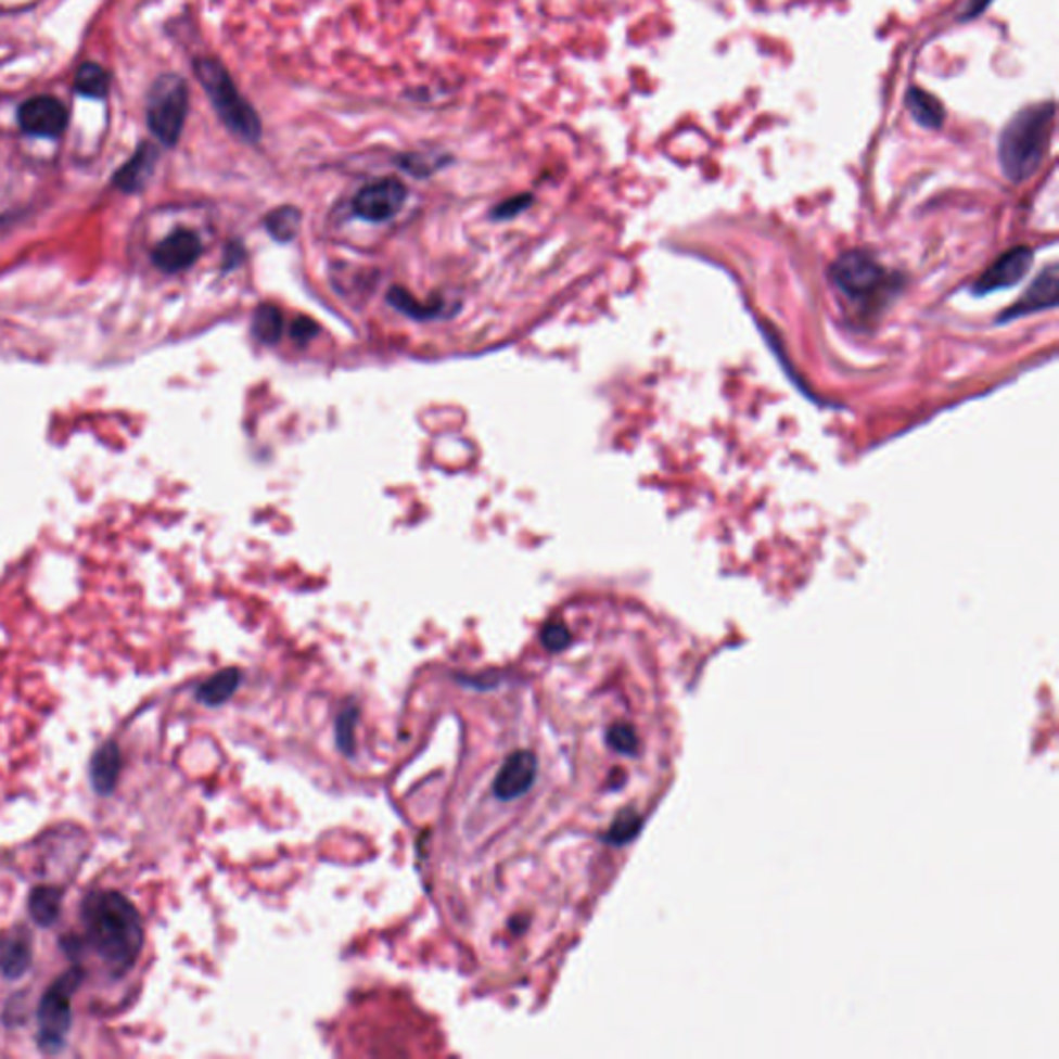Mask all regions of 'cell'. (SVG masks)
<instances>
[{"label": "cell", "instance_id": "cell-12", "mask_svg": "<svg viewBox=\"0 0 1059 1059\" xmlns=\"http://www.w3.org/2000/svg\"><path fill=\"white\" fill-rule=\"evenodd\" d=\"M1056 305H1058V269H1056V265H1051L1045 273L1038 276L1037 280L1033 282V286L1029 288L1026 294L1016 303L1015 309L1008 310L1004 315V319L1029 315L1033 310L1049 309Z\"/></svg>", "mask_w": 1059, "mask_h": 1059}, {"label": "cell", "instance_id": "cell-26", "mask_svg": "<svg viewBox=\"0 0 1059 1059\" xmlns=\"http://www.w3.org/2000/svg\"><path fill=\"white\" fill-rule=\"evenodd\" d=\"M319 331V328L310 321V319H305V317H298L294 328H292V335L298 340V342H305V340H310V335H315Z\"/></svg>", "mask_w": 1059, "mask_h": 1059}, {"label": "cell", "instance_id": "cell-3", "mask_svg": "<svg viewBox=\"0 0 1059 1059\" xmlns=\"http://www.w3.org/2000/svg\"><path fill=\"white\" fill-rule=\"evenodd\" d=\"M195 73L205 93L209 95L214 109L220 114L221 123L248 143L259 141L261 120L253 106L244 100L234 86L228 71L216 59H197Z\"/></svg>", "mask_w": 1059, "mask_h": 1059}, {"label": "cell", "instance_id": "cell-8", "mask_svg": "<svg viewBox=\"0 0 1059 1059\" xmlns=\"http://www.w3.org/2000/svg\"><path fill=\"white\" fill-rule=\"evenodd\" d=\"M203 251L197 232L178 228L152 248V264L164 273H180L195 265Z\"/></svg>", "mask_w": 1059, "mask_h": 1059}, {"label": "cell", "instance_id": "cell-9", "mask_svg": "<svg viewBox=\"0 0 1059 1059\" xmlns=\"http://www.w3.org/2000/svg\"><path fill=\"white\" fill-rule=\"evenodd\" d=\"M17 120L23 131L34 137H59L66 129L68 114L61 100L52 95H36L23 102Z\"/></svg>", "mask_w": 1059, "mask_h": 1059}, {"label": "cell", "instance_id": "cell-25", "mask_svg": "<svg viewBox=\"0 0 1059 1059\" xmlns=\"http://www.w3.org/2000/svg\"><path fill=\"white\" fill-rule=\"evenodd\" d=\"M530 203H532V195H518V197L508 199L503 203H499L493 212V218L497 220H508V218H515L518 214H522L524 209H528Z\"/></svg>", "mask_w": 1059, "mask_h": 1059}, {"label": "cell", "instance_id": "cell-4", "mask_svg": "<svg viewBox=\"0 0 1059 1059\" xmlns=\"http://www.w3.org/2000/svg\"><path fill=\"white\" fill-rule=\"evenodd\" d=\"M81 981H84V971L79 967H73L65 974H61L40 999L36 1041L44 1054H56L65 1047L66 1033L71 1029V1016H73L71 1004Z\"/></svg>", "mask_w": 1059, "mask_h": 1059}, {"label": "cell", "instance_id": "cell-24", "mask_svg": "<svg viewBox=\"0 0 1059 1059\" xmlns=\"http://www.w3.org/2000/svg\"><path fill=\"white\" fill-rule=\"evenodd\" d=\"M543 643L549 648V650H563L565 646H570L572 641V634L567 631L565 625L561 623H549L545 629H543Z\"/></svg>", "mask_w": 1059, "mask_h": 1059}, {"label": "cell", "instance_id": "cell-11", "mask_svg": "<svg viewBox=\"0 0 1059 1059\" xmlns=\"http://www.w3.org/2000/svg\"><path fill=\"white\" fill-rule=\"evenodd\" d=\"M1033 264V251L1026 246H1016L1004 257H999L995 264L981 276V280L974 284V292L979 294H990L995 290L1016 286L1029 271Z\"/></svg>", "mask_w": 1059, "mask_h": 1059}, {"label": "cell", "instance_id": "cell-2", "mask_svg": "<svg viewBox=\"0 0 1059 1059\" xmlns=\"http://www.w3.org/2000/svg\"><path fill=\"white\" fill-rule=\"evenodd\" d=\"M1056 123V104L1038 102L1016 112L999 132L997 160L1004 177L1024 182L1033 177L1047 154Z\"/></svg>", "mask_w": 1059, "mask_h": 1059}, {"label": "cell", "instance_id": "cell-14", "mask_svg": "<svg viewBox=\"0 0 1059 1059\" xmlns=\"http://www.w3.org/2000/svg\"><path fill=\"white\" fill-rule=\"evenodd\" d=\"M118 773H120V753H118V748H116V743H106V745H102L100 751L93 755L91 770H89L91 784H93L95 793L111 794L112 789L116 787Z\"/></svg>", "mask_w": 1059, "mask_h": 1059}, {"label": "cell", "instance_id": "cell-18", "mask_svg": "<svg viewBox=\"0 0 1059 1059\" xmlns=\"http://www.w3.org/2000/svg\"><path fill=\"white\" fill-rule=\"evenodd\" d=\"M239 684H241V673L237 668L220 671L209 681L199 685V702H203L207 706H220L237 691Z\"/></svg>", "mask_w": 1059, "mask_h": 1059}, {"label": "cell", "instance_id": "cell-16", "mask_svg": "<svg viewBox=\"0 0 1059 1059\" xmlns=\"http://www.w3.org/2000/svg\"><path fill=\"white\" fill-rule=\"evenodd\" d=\"M31 967V946L25 935L11 937L0 948V972L7 979H20Z\"/></svg>", "mask_w": 1059, "mask_h": 1059}, {"label": "cell", "instance_id": "cell-7", "mask_svg": "<svg viewBox=\"0 0 1059 1059\" xmlns=\"http://www.w3.org/2000/svg\"><path fill=\"white\" fill-rule=\"evenodd\" d=\"M408 197L406 187L396 178H383L367 184L354 197V214L367 221H387L404 207Z\"/></svg>", "mask_w": 1059, "mask_h": 1059}, {"label": "cell", "instance_id": "cell-19", "mask_svg": "<svg viewBox=\"0 0 1059 1059\" xmlns=\"http://www.w3.org/2000/svg\"><path fill=\"white\" fill-rule=\"evenodd\" d=\"M301 221H303V216L296 207L292 205H282L273 212L267 214L265 218V230L269 232V237L278 243H290L298 230H301Z\"/></svg>", "mask_w": 1059, "mask_h": 1059}, {"label": "cell", "instance_id": "cell-22", "mask_svg": "<svg viewBox=\"0 0 1059 1059\" xmlns=\"http://www.w3.org/2000/svg\"><path fill=\"white\" fill-rule=\"evenodd\" d=\"M387 301H390V303H392L397 310H401V312H406V315H410V317H417V319H422V317H431V315H435V312H437V307L426 309L424 305L417 303V301H414V298H412V296H410L406 290H401V288H392V290H390V294H387Z\"/></svg>", "mask_w": 1059, "mask_h": 1059}, {"label": "cell", "instance_id": "cell-20", "mask_svg": "<svg viewBox=\"0 0 1059 1059\" xmlns=\"http://www.w3.org/2000/svg\"><path fill=\"white\" fill-rule=\"evenodd\" d=\"M284 319L273 305H261L253 315V333L264 344H276L282 337Z\"/></svg>", "mask_w": 1059, "mask_h": 1059}, {"label": "cell", "instance_id": "cell-27", "mask_svg": "<svg viewBox=\"0 0 1059 1059\" xmlns=\"http://www.w3.org/2000/svg\"><path fill=\"white\" fill-rule=\"evenodd\" d=\"M992 2L993 0H969V2H967V9H965V13H962V22L974 20V17H977V15H981V13H983V11H985V9H987Z\"/></svg>", "mask_w": 1059, "mask_h": 1059}, {"label": "cell", "instance_id": "cell-6", "mask_svg": "<svg viewBox=\"0 0 1059 1059\" xmlns=\"http://www.w3.org/2000/svg\"><path fill=\"white\" fill-rule=\"evenodd\" d=\"M832 280L851 298L865 301L880 292V288L885 284V273L871 257L855 251L846 253L832 265Z\"/></svg>", "mask_w": 1059, "mask_h": 1059}, {"label": "cell", "instance_id": "cell-1", "mask_svg": "<svg viewBox=\"0 0 1059 1059\" xmlns=\"http://www.w3.org/2000/svg\"><path fill=\"white\" fill-rule=\"evenodd\" d=\"M84 944L93 949L114 977L129 972L143 946V923L131 905L118 892H91L81 905Z\"/></svg>", "mask_w": 1059, "mask_h": 1059}, {"label": "cell", "instance_id": "cell-15", "mask_svg": "<svg viewBox=\"0 0 1059 1059\" xmlns=\"http://www.w3.org/2000/svg\"><path fill=\"white\" fill-rule=\"evenodd\" d=\"M906 109L910 112L913 120L923 129L935 131L944 125V118H946L944 106L931 93H927L926 89H908L906 91Z\"/></svg>", "mask_w": 1059, "mask_h": 1059}, {"label": "cell", "instance_id": "cell-17", "mask_svg": "<svg viewBox=\"0 0 1059 1059\" xmlns=\"http://www.w3.org/2000/svg\"><path fill=\"white\" fill-rule=\"evenodd\" d=\"M63 892L52 885H40L29 896V913L40 927H50L61 915Z\"/></svg>", "mask_w": 1059, "mask_h": 1059}, {"label": "cell", "instance_id": "cell-10", "mask_svg": "<svg viewBox=\"0 0 1059 1059\" xmlns=\"http://www.w3.org/2000/svg\"><path fill=\"white\" fill-rule=\"evenodd\" d=\"M538 760L528 750L515 751L503 762L501 770L495 776L493 794L501 801H513L530 791L536 780Z\"/></svg>", "mask_w": 1059, "mask_h": 1059}, {"label": "cell", "instance_id": "cell-13", "mask_svg": "<svg viewBox=\"0 0 1059 1059\" xmlns=\"http://www.w3.org/2000/svg\"><path fill=\"white\" fill-rule=\"evenodd\" d=\"M155 160H157V154H155L154 148L141 145L137 150V154L132 155L131 160L118 170V175L114 177V184L127 193L139 191L152 175Z\"/></svg>", "mask_w": 1059, "mask_h": 1059}, {"label": "cell", "instance_id": "cell-5", "mask_svg": "<svg viewBox=\"0 0 1059 1059\" xmlns=\"http://www.w3.org/2000/svg\"><path fill=\"white\" fill-rule=\"evenodd\" d=\"M189 112V88L178 75H162L150 91L148 125L164 145H175Z\"/></svg>", "mask_w": 1059, "mask_h": 1059}, {"label": "cell", "instance_id": "cell-21", "mask_svg": "<svg viewBox=\"0 0 1059 1059\" xmlns=\"http://www.w3.org/2000/svg\"><path fill=\"white\" fill-rule=\"evenodd\" d=\"M109 86H111L109 73L104 71V66L95 65V63H86V65L79 66V71L75 75V89L88 98H104L109 91Z\"/></svg>", "mask_w": 1059, "mask_h": 1059}, {"label": "cell", "instance_id": "cell-23", "mask_svg": "<svg viewBox=\"0 0 1059 1059\" xmlns=\"http://www.w3.org/2000/svg\"><path fill=\"white\" fill-rule=\"evenodd\" d=\"M356 718H358V712L356 707H348L344 710L340 716H337V745L346 753H353L354 745V725H356Z\"/></svg>", "mask_w": 1059, "mask_h": 1059}]
</instances>
